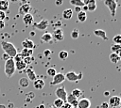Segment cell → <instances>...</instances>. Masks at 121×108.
I'll return each mask as SVG.
<instances>
[{
    "label": "cell",
    "mask_w": 121,
    "mask_h": 108,
    "mask_svg": "<svg viewBox=\"0 0 121 108\" xmlns=\"http://www.w3.org/2000/svg\"><path fill=\"white\" fill-rule=\"evenodd\" d=\"M1 47L4 50L5 54H7L10 58H13L15 56V54H17V49L11 42L3 40V41H1Z\"/></svg>",
    "instance_id": "obj_1"
},
{
    "label": "cell",
    "mask_w": 121,
    "mask_h": 108,
    "mask_svg": "<svg viewBox=\"0 0 121 108\" xmlns=\"http://www.w3.org/2000/svg\"><path fill=\"white\" fill-rule=\"evenodd\" d=\"M5 73L9 78L15 73V62L13 58H9V60L5 61Z\"/></svg>",
    "instance_id": "obj_2"
},
{
    "label": "cell",
    "mask_w": 121,
    "mask_h": 108,
    "mask_svg": "<svg viewBox=\"0 0 121 108\" xmlns=\"http://www.w3.org/2000/svg\"><path fill=\"white\" fill-rule=\"evenodd\" d=\"M104 5L109 8L112 17H115L116 8H117V1L116 0H104Z\"/></svg>",
    "instance_id": "obj_3"
},
{
    "label": "cell",
    "mask_w": 121,
    "mask_h": 108,
    "mask_svg": "<svg viewBox=\"0 0 121 108\" xmlns=\"http://www.w3.org/2000/svg\"><path fill=\"white\" fill-rule=\"evenodd\" d=\"M82 72H79V73H76L75 71L71 70L69 72H67L64 76H65V80H68L70 82H78L79 81L80 79H82Z\"/></svg>",
    "instance_id": "obj_4"
},
{
    "label": "cell",
    "mask_w": 121,
    "mask_h": 108,
    "mask_svg": "<svg viewBox=\"0 0 121 108\" xmlns=\"http://www.w3.org/2000/svg\"><path fill=\"white\" fill-rule=\"evenodd\" d=\"M55 94H56V96L58 97V99L62 100L64 102L66 101V97H67V94H68V93L66 92L65 87H64L63 85L59 86V87L55 90Z\"/></svg>",
    "instance_id": "obj_5"
},
{
    "label": "cell",
    "mask_w": 121,
    "mask_h": 108,
    "mask_svg": "<svg viewBox=\"0 0 121 108\" xmlns=\"http://www.w3.org/2000/svg\"><path fill=\"white\" fill-rule=\"evenodd\" d=\"M120 103H121V99L119 96H112L108 101V105L112 108H118L120 106Z\"/></svg>",
    "instance_id": "obj_6"
},
{
    "label": "cell",
    "mask_w": 121,
    "mask_h": 108,
    "mask_svg": "<svg viewBox=\"0 0 121 108\" xmlns=\"http://www.w3.org/2000/svg\"><path fill=\"white\" fill-rule=\"evenodd\" d=\"M64 80H65V76L63 73H56V75L53 77V80L50 82V85H60Z\"/></svg>",
    "instance_id": "obj_7"
},
{
    "label": "cell",
    "mask_w": 121,
    "mask_h": 108,
    "mask_svg": "<svg viewBox=\"0 0 121 108\" xmlns=\"http://www.w3.org/2000/svg\"><path fill=\"white\" fill-rule=\"evenodd\" d=\"M90 106H91L90 100L89 99H86V98H81L78 101L77 108H90Z\"/></svg>",
    "instance_id": "obj_8"
},
{
    "label": "cell",
    "mask_w": 121,
    "mask_h": 108,
    "mask_svg": "<svg viewBox=\"0 0 121 108\" xmlns=\"http://www.w3.org/2000/svg\"><path fill=\"white\" fill-rule=\"evenodd\" d=\"M33 25H34V27H35L36 29L43 31V30H45V29L48 27V21L45 20V19H43V20H41L39 23H34Z\"/></svg>",
    "instance_id": "obj_9"
},
{
    "label": "cell",
    "mask_w": 121,
    "mask_h": 108,
    "mask_svg": "<svg viewBox=\"0 0 121 108\" xmlns=\"http://www.w3.org/2000/svg\"><path fill=\"white\" fill-rule=\"evenodd\" d=\"M52 38H54L56 40L58 41H60L64 39V33L62 31V29L60 28H56L53 32V35H52Z\"/></svg>",
    "instance_id": "obj_10"
},
{
    "label": "cell",
    "mask_w": 121,
    "mask_h": 108,
    "mask_svg": "<svg viewBox=\"0 0 121 108\" xmlns=\"http://www.w3.org/2000/svg\"><path fill=\"white\" fill-rule=\"evenodd\" d=\"M30 9H31V6H30V4H29V3L22 4V5L19 7L18 12H19V14H23V15H25V14L29 13Z\"/></svg>",
    "instance_id": "obj_11"
},
{
    "label": "cell",
    "mask_w": 121,
    "mask_h": 108,
    "mask_svg": "<svg viewBox=\"0 0 121 108\" xmlns=\"http://www.w3.org/2000/svg\"><path fill=\"white\" fill-rule=\"evenodd\" d=\"M78 101V100L76 97H74L71 93L67 94V97H66V102H68V103H69L70 105H72L74 108H77Z\"/></svg>",
    "instance_id": "obj_12"
},
{
    "label": "cell",
    "mask_w": 121,
    "mask_h": 108,
    "mask_svg": "<svg viewBox=\"0 0 121 108\" xmlns=\"http://www.w3.org/2000/svg\"><path fill=\"white\" fill-rule=\"evenodd\" d=\"M26 75H27V79H28V80L30 79V81H33V82H34V81L37 79V75H36L34 69H32V67L27 68V69H26Z\"/></svg>",
    "instance_id": "obj_13"
},
{
    "label": "cell",
    "mask_w": 121,
    "mask_h": 108,
    "mask_svg": "<svg viewBox=\"0 0 121 108\" xmlns=\"http://www.w3.org/2000/svg\"><path fill=\"white\" fill-rule=\"evenodd\" d=\"M33 21H34V18L32 16V14L30 13H27V14H25L23 16V23L26 24V25H30L33 23Z\"/></svg>",
    "instance_id": "obj_14"
},
{
    "label": "cell",
    "mask_w": 121,
    "mask_h": 108,
    "mask_svg": "<svg viewBox=\"0 0 121 108\" xmlns=\"http://www.w3.org/2000/svg\"><path fill=\"white\" fill-rule=\"evenodd\" d=\"M22 46H23L24 49H32L33 50V48L35 47V44L31 39H26L22 41Z\"/></svg>",
    "instance_id": "obj_15"
},
{
    "label": "cell",
    "mask_w": 121,
    "mask_h": 108,
    "mask_svg": "<svg viewBox=\"0 0 121 108\" xmlns=\"http://www.w3.org/2000/svg\"><path fill=\"white\" fill-rule=\"evenodd\" d=\"M61 16H62V18L64 20H70L72 18V16H73V9H71V8H65L62 11Z\"/></svg>",
    "instance_id": "obj_16"
},
{
    "label": "cell",
    "mask_w": 121,
    "mask_h": 108,
    "mask_svg": "<svg viewBox=\"0 0 121 108\" xmlns=\"http://www.w3.org/2000/svg\"><path fill=\"white\" fill-rule=\"evenodd\" d=\"M33 86L35 89H38V90H41L43 88L44 86V81L42 80V79H36L34 82H33Z\"/></svg>",
    "instance_id": "obj_17"
},
{
    "label": "cell",
    "mask_w": 121,
    "mask_h": 108,
    "mask_svg": "<svg viewBox=\"0 0 121 108\" xmlns=\"http://www.w3.org/2000/svg\"><path fill=\"white\" fill-rule=\"evenodd\" d=\"M86 7H87V11H90V12H93L96 9V2L95 0H89L88 3L86 4Z\"/></svg>",
    "instance_id": "obj_18"
},
{
    "label": "cell",
    "mask_w": 121,
    "mask_h": 108,
    "mask_svg": "<svg viewBox=\"0 0 121 108\" xmlns=\"http://www.w3.org/2000/svg\"><path fill=\"white\" fill-rule=\"evenodd\" d=\"M94 34H95V36L99 37V38H101L103 39H108V37L106 35V32L104 30H102V29H95L94 31Z\"/></svg>",
    "instance_id": "obj_19"
},
{
    "label": "cell",
    "mask_w": 121,
    "mask_h": 108,
    "mask_svg": "<svg viewBox=\"0 0 121 108\" xmlns=\"http://www.w3.org/2000/svg\"><path fill=\"white\" fill-rule=\"evenodd\" d=\"M52 34L51 33H49V32H45L44 34H43L42 35V37H41V40L43 41V42H50L51 40H52Z\"/></svg>",
    "instance_id": "obj_20"
},
{
    "label": "cell",
    "mask_w": 121,
    "mask_h": 108,
    "mask_svg": "<svg viewBox=\"0 0 121 108\" xmlns=\"http://www.w3.org/2000/svg\"><path fill=\"white\" fill-rule=\"evenodd\" d=\"M109 57H110V61L112 64H117L121 59V56L119 54H113V53H112Z\"/></svg>",
    "instance_id": "obj_21"
},
{
    "label": "cell",
    "mask_w": 121,
    "mask_h": 108,
    "mask_svg": "<svg viewBox=\"0 0 121 108\" xmlns=\"http://www.w3.org/2000/svg\"><path fill=\"white\" fill-rule=\"evenodd\" d=\"M19 85L23 88H26L29 85V80L26 77H22L19 79Z\"/></svg>",
    "instance_id": "obj_22"
},
{
    "label": "cell",
    "mask_w": 121,
    "mask_h": 108,
    "mask_svg": "<svg viewBox=\"0 0 121 108\" xmlns=\"http://www.w3.org/2000/svg\"><path fill=\"white\" fill-rule=\"evenodd\" d=\"M71 94H72L74 97H76L78 100H79V99H81V98H82V96H83V91H82V90H80L79 88H75V89H73V90H72Z\"/></svg>",
    "instance_id": "obj_23"
},
{
    "label": "cell",
    "mask_w": 121,
    "mask_h": 108,
    "mask_svg": "<svg viewBox=\"0 0 121 108\" xmlns=\"http://www.w3.org/2000/svg\"><path fill=\"white\" fill-rule=\"evenodd\" d=\"M9 3L8 2V0H0V10L1 11H6L9 9Z\"/></svg>",
    "instance_id": "obj_24"
},
{
    "label": "cell",
    "mask_w": 121,
    "mask_h": 108,
    "mask_svg": "<svg viewBox=\"0 0 121 108\" xmlns=\"http://www.w3.org/2000/svg\"><path fill=\"white\" fill-rule=\"evenodd\" d=\"M111 50H112V53L113 54H119L120 55V52H121V45L120 44H112L111 46Z\"/></svg>",
    "instance_id": "obj_25"
},
{
    "label": "cell",
    "mask_w": 121,
    "mask_h": 108,
    "mask_svg": "<svg viewBox=\"0 0 121 108\" xmlns=\"http://www.w3.org/2000/svg\"><path fill=\"white\" fill-rule=\"evenodd\" d=\"M26 69V65L24 63V61L15 62V69H17V70H24Z\"/></svg>",
    "instance_id": "obj_26"
},
{
    "label": "cell",
    "mask_w": 121,
    "mask_h": 108,
    "mask_svg": "<svg viewBox=\"0 0 121 108\" xmlns=\"http://www.w3.org/2000/svg\"><path fill=\"white\" fill-rule=\"evenodd\" d=\"M20 54L23 55V57H29L33 54V50L32 49H23Z\"/></svg>",
    "instance_id": "obj_27"
},
{
    "label": "cell",
    "mask_w": 121,
    "mask_h": 108,
    "mask_svg": "<svg viewBox=\"0 0 121 108\" xmlns=\"http://www.w3.org/2000/svg\"><path fill=\"white\" fill-rule=\"evenodd\" d=\"M78 21H79L80 23L85 22L86 19H87V14H86V12L83 11V10L79 11V12L78 13Z\"/></svg>",
    "instance_id": "obj_28"
},
{
    "label": "cell",
    "mask_w": 121,
    "mask_h": 108,
    "mask_svg": "<svg viewBox=\"0 0 121 108\" xmlns=\"http://www.w3.org/2000/svg\"><path fill=\"white\" fill-rule=\"evenodd\" d=\"M70 4L72 6L79 7V8H82L84 6V3L82 2V0H70Z\"/></svg>",
    "instance_id": "obj_29"
},
{
    "label": "cell",
    "mask_w": 121,
    "mask_h": 108,
    "mask_svg": "<svg viewBox=\"0 0 121 108\" xmlns=\"http://www.w3.org/2000/svg\"><path fill=\"white\" fill-rule=\"evenodd\" d=\"M58 55H59V58L60 60H65L68 57V52H66V51H60Z\"/></svg>",
    "instance_id": "obj_30"
},
{
    "label": "cell",
    "mask_w": 121,
    "mask_h": 108,
    "mask_svg": "<svg viewBox=\"0 0 121 108\" xmlns=\"http://www.w3.org/2000/svg\"><path fill=\"white\" fill-rule=\"evenodd\" d=\"M63 103H64V101L62 100H60V99H58V98L54 100V106L56 108H60L63 105Z\"/></svg>",
    "instance_id": "obj_31"
},
{
    "label": "cell",
    "mask_w": 121,
    "mask_h": 108,
    "mask_svg": "<svg viewBox=\"0 0 121 108\" xmlns=\"http://www.w3.org/2000/svg\"><path fill=\"white\" fill-rule=\"evenodd\" d=\"M46 73H47L48 76H50V77H54V76L56 75L57 71H56V69H55L54 68H49V69H47Z\"/></svg>",
    "instance_id": "obj_32"
},
{
    "label": "cell",
    "mask_w": 121,
    "mask_h": 108,
    "mask_svg": "<svg viewBox=\"0 0 121 108\" xmlns=\"http://www.w3.org/2000/svg\"><path fill=\"white\" fill-rule=\"evenodd\" d=\"M112 40H113V42H114V44H120L121 43V35H115L114 37H113V39H112Z\"/></svg>",
    "instance_id": "obj_33"
},
{
    "label": "cell",
    "mask_w": 121,
    "mask_h": 108,
    "mask_svg": "<svg viewBox=\"0 0 121 108\" xmlns=\"http://www.w3.org/2000/svg\"><path fill=\"white\" fill-rule=\"evenodd\" d=\"M23 61H24V63L27 66V65H29V64L32 63V61H33V57H32V56H29V57H24Z\"/></svg>",
    "instance_id": "obj_34"
},
{
    "label": "cell",
    "mask_w": 121,
    "mask_h": 108,
    "mask_svg": "<svg viewBox=\"0 0 121 108\" xmlns=\"http://www.w3.org/2000/svg\"><path fill=\"white\" fill-rule=\"evenodd\" d=\"M78 29H74L72 32H71V38L72 39H78Z\"/></svg>",
    "instance_id": "obj_35"
},
{
    "label": "cell",
    "mask_w": 121,
    "mask_h": 108,
    "mask_svg": "<svg viewBox=\"0 0 121 108\" xmlns=\"http://www.w3.org/2000/svg\"><path fill=\"white\" fill-rule=\"evenodd\" d=\"M23 59H24V57H23V55H22L21 54H15V56L13 57V60H14V62L23 61Z\"/></svg>",
    "instance_id": "obj_36"
},
{
    "label": "cell",
    "mask_w": 121,
    "mask_h": 108,
    "mask_svg": "<svg viewBox=\"0 0 121 108\" xmlns=\"http://www.w3.org/2000/svg\"><path fill=\"white\" fill-rule=\"evenodd\" d=\"M6 19V13L0 10V21H4Z\"/></svg>",
    "instance_id": "obj_37"
},
{
    "label": "cell",
    "mask_w": 121,
    "mask_h": 108,
    "mask_svg": "<svg viewBox=\"0 0 121 108\" xmlns=\"http://www.w3.org/2000/svg\"><path fill=\"white\" fill-rule=\"evenodd\" d=\"M43 54H44L45 56H49V55L51 54V51H50V50H45V51L43 52Z\"/></svg>",
    "instance_id": "obj_38"
},
{
    "label": "cell",
    "mask_w": 121,
    "mask_h": 108,
    "mask_svg": "<svg viewBox=\"0 0 121 108\" xmlns=\"http://www.w3.org/2000/svg\"><path fill=\"white\" fill-rule=\"evenodd\" d=\"M63 106H64V108H74V107H73L72 105H70V104H69L68 102H66V101L64 102V104H63Z\"/></svg>",
    "instance_id": "obj_39"
},
{
    "label": "cell",
    "mask_w": 121,
    "mask_h": 108,
    "mask_svg": "<svg viewBox=\"0 0 121 108\" xmlns=\"http://www.w3.org/2000/svg\"><path fill=\"white\" fill-rule=\"evenodd\" d=\"M2 58H3V59H4L5 61H7V60H9V59L10 57H9V55H8L7 54H3V57H2Z\"/></svg>",
    "instance_id": "obj_40"
},
{
    "label": "cell",
    "mask_w": 121,
    "mask_h": 108,
    "mask_svg": "<svg viewBox=\"0 0 121 108\" xmlns=\"http://www.w3.org/2000/svg\"><path fill=\"white\" fill-rule=\"evenodd\" d=\"M5 27V22L4 21H0V30H2Z\"/></svg>",
    "instance_id": "obj_41"
},
{
    "label": "cell",
    "mask_w": 121,
    "mask_h": 108,
    "mask_svg": "<svg viewBox=\"0 0 121 108\" xmlns=\"http://www.w3.org/2000/svg\"><path fill=\"white\" fill-rule=\"evenodd\" d=\"M108 107H109V105H108V103H106V102H104V103L101 104V108H108Z\"/></svg>",
    "instance_id": "obj_42"
},
{
    "label": "cell",
    "mask_w": 121,
    "mask_h": 108,
    "mask_svg": "<svg viewBox=\"0 0 121 108\" xmlns=\"http://www.w3.org/2000/svg\"><path fill=\"white\" fill-rule=\"evenodd\" d=\"M75 11H77V12L78 13L79 11H81V8H79V7H75Z\"/></svg>",
    "instance_id": "obj_43"
},
{
    "label": "cell",
    "mask_w": 121,
    "mask_h": 108,
    "mask_svg": "<svg viewBox=\"0 0 121 108\" xmlns=\"http://www.w3.org/2000/svg\"><path fill=\"white\" fill-rule=\"evenodd\" d=\"M56 5L57 6H60V5H61V3H62V0H56Z\"/></svg>",
    "instance_id": "obj_44"
},
{
    "label": "cell",
    "mask_w": 121,
    "mask_h": 108,
    "mask_svg": "<svg viewBox=\"0 0 121 108\" xmlns=\"http://www.w3.org/2000/svg\"><path fill=\"white\" fill-rule=\"evenodd\" d=\"M22 4H26V3H29V0H20Z\"/></svg>",
    "instance_id": "obj_45"
},
{
    "label": "cell",
    "mask_w": 121,
    "mask_h": 108,
    "mask_svg": "<svg viewBox=\"0 0 121 108\" xmlns=\"http://www.w3.org/2000/svg\"><path fill=\"white\" fill-rule=\"evenodd\" d=\"M0 108H7V106L5 104H0Z\"/></svg>",
    "instance_id": "obj_46"
},
{
    "label": "cell",
    "mask_w": 121,
    "mask_h": 108,
    "mask_svg": "<svg viewBox=\"0 0 121 108\" xmlns=\"http://www.w3.org/2000/svg\"><path fill=\"white\" fill-rule=\"evenodd\" d=\"M88 1H89V0H82V2L84 3V5H86V4L88 3Z\"/></svg>",
    "instance_id": "obj_47"
},
{
    "label": "cell",
    "mask_w": 121,
    "mask_h": 108,
    "mask_svg": "<svg viewBox=\"0 0 121 108\" xmlns=\"http://www.w3.org/2000/svg\"><path fill=\"white\" fill-rule=\"evenodd\" d=\"M104 96H109V92H108V91L104 92Z\"/></svg>",
    "instance_id": "obj_48"
},
{
    "label": "cell",
    "mask_w": 121,
    "mask_h": 108,
    "mask_svg": "<svg viewBox=\"0 0 121 108\" xmlns=\"http://www.w3.org/2000/svg\"><path fill=\"white\" fill-rule=\"evenodd\" d=\"M9 107H13V104H12V103H10V104H9Z\"/></svg>",
    "instance_id": "obj_49"
},
{
    "label": "cell",
    "mask_w": 121,
    "mask_h": 108,
    "mask_svg": "<svg viewBox=\"0 0 121 108\" xmlns=\"http://www.w3.org/2000/svg\"><path fill=\"white\" fill-rule=\"evenodd\" d=\"M10 2H17V1H19V0H9Z\"/></svg>",
    "instance_id": "obj_50"
},
{
    "label": "cell",
    "mask_w": 121,
    "mask_h": 108,
    "mask_svg": "<svg viewBox=\"0 0 121 108\" xmlns=\"http://www.w3.org/2000/svg\"><path fill=\"white\" fill-rule=\"evenodd\" d=\"M40 108H44V106L42 104V105H40Z\"/></svg>",
    "instance_id": "obj_51"
},
{
    "label": "cell",
    "mask_w": 121,
    "mask_h": 108,
    "mask_svg": "<svg viewBox=\"0 0 121 108\" xmlns=\"http://www.w3.org/2000/svg\"><path fill=\"white\" fill-rule=\"evenodd\" d=\"M49 108H56V107H55V106H54V105H52V106H50V107H49Z\"/></svg>",
    "instance_id": "obj_52"
},
{
    "label": "cell",
    "mask_w": 121,
    "mask_h": 108,
    "mask_svg": "<svg viewBox=\"0 0 121 108\" xmlns=\"http://www.w3.org/2000/svg\"><path fill=\"white\" fill-rule=\"evenodd\" d=\"M63 104H64V103H63ZM60 108H64V106H63V105H62V106H61V107H60Z\"/></svg>",
    "instance_id": "obj_53"
}]
</instances>
